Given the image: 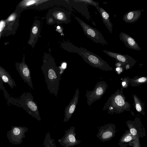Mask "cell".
I'll return each mask as SVG.
<instances>
[{
	"label": "cell",
	"instance_id": "20",
	"mask_svg": "<svg viewBox=\"0 0 147 147\" xmlns=\"http://www.w3.org/2000/svg\"><path fill=\"white\" fill-rule=\"evenodd\" d=\"M134 98L136 104V109L138 111L140 112L142 110V109L140 102L136 96H134Z\"/></svg>",
	"mask_w": 147,
	"mask_h": 147
},
{
	"label": "cell",
	"instance_id": "18",
	"mask_svg": "<svg viewBox=\"0 0 147 147\" xmlns=\"http://www.w3.org/2000/svg\"><path fill=\"white\" fill-rule=\"evenodd\" d=\"M103 52L111 57L121 62L126 61V59L123 55L117 53H113L105 50H103Z\"/></svg>",
	"mask_w": 147,
	"mask_h": 147
},
{
	"label": "cell",
	"instance_id": "1",
	"mask_svg": "<svg viewBox=\"0 0 147 147\" xmlns=\"http://www.w3.org/2000/svg\"><path fill=\"white\" fill-rule=\"evenodd\" d=\"M0 89L3 90L8 103L22 108L29 115L40 121L38 105L31 93L24 92L19 98H15L9 96L3 84H0Z\"/></svg>",
	"mask_w": 147,
	"mask_h": 147
},
{
	"label": "cell",
	"instance_id": "22",
	"mask_svg": "<svg viewBox=\"0 0 147 147\" xmlns=\"http://www.w3.org/2000/svg\"><path fill=\"white\" fill-rule=\"evenodd\" d=\"M5 26V22L1 20L0 23V32H1L3 30Z\"/></svg>",
	"mask_w": 147,
	"mask_h": 147
},
{
	"label": "cell",
	"instance_id": "5",
	"mask_svg": "<svg viewBox=\"0 0 147 147\" xmlns=\"http://www.w3.org/2000/svg\"><path fill=\"white\" fill-rule=\"evenodd\" d=\"M125 104L123 96L119 92H116L107 99L103 106V110L107 111L109 114L120 112Z\"/></svg>",
	"mask_w": 147,
	"mask_h": 147
},
{
	"label": "cell",
	"instance_id": "19",
	"mask_svg": "<svg viewBox=\"0 0 147 147\" xmlns=\"http://www.w3.org/2000/svg\"><path fill=\"white\" fill-rule=\"evenodd\" d=\"M80 1L83 2L88 5L95 6L96 8L99 6V3L92 0H79Z\"/></svg>",
	"mask_w": 147,
	"mask_h": 147
},
{
	"label": "cell",
	"instance_id": "12",
	"mask_svg": "<svg viewBox=\"0 0 147 147\" xmlns=\"http://www.w3.org/2000/svg\"><path fill=\"white\" fill-rule=\"evenodd\" d=\"M79 95V91L78 88H77L73 98L65 109L64 122L68 121L71 117L78 103Z\"/></svg>",
	"mask_w": 147,
	"mask_h": 147
},
{
	"label": "cell",
	"instance_id": "28",
	"mask_svg": "<svg viewBox=\"0 0 147 147\" xmlns=\"http://www.w3.org/2000/svg\"><path fill=\"white\" fill-rule=\"evenodd\" d=\"M119 70H120V68L119 67H117L116 69V70L117 71H119Z\"/></svg>",
	"mask_w": 147,
	"mask_h": 147
},
{
	"label": "cell",
	"instance_id": "2",
	"mask_svg": "<svg viewBox=\"0 0 147 147\" xmlns=\"http://www.w3.org/2000/svg\"><path fill=\"white\" fill-rule=\"evenodd\" d=\"M68 51L76 53L91 66L105 71H112V68L98 55L82 47H78L73 44H69Z\"/></svg>",
	"mask_w": 147,
	"mask_h": 147
},
{
	"label": "cell",
	"instance_id": "15",
	"mask_svg": "<svg viewBox=\"0 0 147 147\" xmlns=\"http://www.w3.org/2000/svg\"><path fill=\"white\" fill-rule=\"evenodd\" d=\"M0 78L3 81L7 83L11 89L17 85L14 79L9 73L3 67H0Z\"/></svg>",
	"mask_w": 147,
	"mask_h": 147
},
{
	"label": "cell",
	"instance_id": "21",
	"mask_svg": "<svg viewBox=\"0 0 147 147\" xmlns=\"http://www.w3.org/2000/svg\"><path fill=\"white\" fill-rule=\"evenodd\" d=\"M147 81V78L146 77H142L138 79H137L136 82L138 83H143Z\"/></svg>",
	"mask_w": 147,
	"mask_h": 147
},
{
	"label": "cell",
	"instance_id": "3",
	"mask_svg": "<svg viewBox=\"0 0 147 147\" xmlns=\"http://www.w3.org/2000/svg\"><path fill=\"white\" fill-rule=\"evenodd\" d=\"M47 89L57 97L61 80L60 70L55 64H45L41 67Z\"/></svg>",
	"mask_w": 147,
	"mask_h": 147
},
{
	"label": "cell",
	"instance_id": "6",
	"mask_svg": "<svg viewBox=\"0 0 147 147\" xmlns=\"http://www.w3.org/2000/svg\"><path fill=\"white\" fill-rule=\"evenodd\" d=\"M108 87L107 84L105 81H100L96 83L93 90H87L85 96L88 105L90 106L94 102L101 98Z\"/></svg>",
	"mask_w": 147,
	"mask_h": 147
},
{
	"label": "cell",
	"instance_id": "4",
	"mask_svg": "<svg viewBox=\"0 0 147 147\" xmlns=\"http://www.w3.org/2000/svg\"><path fill=\"white\" fill-rule=\"evenodd\" d=\"M74 16L82 28L84 33L87 37L96 43L104 45H108L103 36L98 30L92 27L78 17Z\"/></svg>",
	"mask_w": 147,
	"mask_h": 147
},
{
	"label": "cell",
	"instance_id": "9",
	"mask_svg": "<svg viewBox=\"0 0 147 147\" xmlns=\"http://www.w3.org/2000/svg\"><path fill=\"white\" fill-rule=\"evenodd\" d=\"M115 126L109 123L100 127L96 136L103 142L110 140L115 136Z\"/></svg>",
	"mask_w": 147,
	"mask_h": 147
},
{
	"label": "cell",
	"instance_id": "11",
	"mask_svg": "<svg viewBox=\"0 0 147 147\" xmlns=\"http://www.w3.org/2000/svg\"><path fill=\"white\" fill-rule=\"evenodd\" d=\"M70 6L80 13L88 20H91V17L88 7V4L79 0H68Z\"/></svg>",
	"mask_w": 147,
	"mask_h": 147
},
{
	"label": "cell",
	"instance_id": "26",
	"mask_svg": "<svg viewBox=\"0 0 147 147\" xmlns=\"http://www.w3.org/2000/svg\"><path fill=\"white\" fill-rule=\"evenodd\" d=\"M66 64L65 63H63L61 65L63 69L65 68L66 67Z\"/></svg>",
	"mask_w": 147,
	"mask_h": 147
},
{
	"label": "cell",
	"instance_id": "16",
	"mask_svg": "<svg viewBox=\"0 0 147 147\" xmlns=\"http://www.w3.org/2000/svg\"><path fill=\"white\" fill-rule=\"evenodd\" d=\"M96 8L101 16L104 24L110 33H111L113 31V24L110 20L109 14L100 7L98 6Z\"/></svg>",
	"mask_w": 147,
	"mask_h": 147
},
{
	"label": "cell",
	"instance_id": "8",
	"mask_svg": "<svg viewBox=\"0 0 147 147\" xmlns=\"http://www.w3.org/2000/svg\"><path fill=\"white\" fill-rule=\"evenodd\" d=\"M7 133V136L11 143L17 144L21 143L28 129L25 127L13 126Z\"/></svg>",
	"mask_w": 147,
	"mask_h": 147
},
{
	"label": "cell",
	"instance_id": "29",
	"mask_svg": "<svg viewBox=\"0 0 147 147\" xmlns=\"http://www.w3.org/2000/svg\"><path fill=\"white\" fill-rule=\"evenodd\" d=\"M57 29H59L60 28V27L59 26H58L57 27Z\"/></svg>",
	"mask_w": 147,
	"mask_h": 147
},
{
	"label": "cell",
	"instance_id": "17",
	"mask_svg": "<svg viewBox=\"0 0 147 147\" xmlns=\"http://www.w3.org/2000/svg\"><path fill=\"white\" fill-rule=\"evenodd\" d=\"M137 136V132L132 133L129 131H126L120 138L119 142L120 143H126L130 142L135 139Z\"/></svg>",
	"mask_w": 147,
	"mask_h": 147
},
{
	"label": "cell",
	"instance_id": "27",
	"mask_svg": "<svg viewBox=\"0 0 147 147\" xmlns=\"http://www.w3.org/2000/svg\"><path fill=\"white\" fill-rule=\"evenodd\" d=\"M126 82H123L122 83V85L123 86H124L126 84Z\"/></svg>",
	"mask_w": 147,
	"mask_h": 147
},
{
	"label": "cell",
	"instance_id": "10",
	"mask_svg": "<svg viewBox=\"0 0 147 147\" xmlns=\"http://www.w3.org/2000/svg\"><path fill=\"white\" fill-rule=\"evenodd\" d=\"M16 68L22 79L32 89H34L31 78V72L28 66L24 62H22L16 64Z\"/></svg>",
	"mask_w": 147,
	"mask_h": 147
},
{
	"label": "cell",
	"instance_id": "7",
	"mask_svg": "<svg viewBox=\"0 0 147 147\" xmlns=\"http://www.w3.org/2000/svg\"><path fill=\"white\" fill-rule=\"evenodd\" d=\"M75 128L71 127L67 131L63 138L58 140L61 145L63 147H72L79 144L81 141L77 140L75 138Z\"/></svg>",
	"mask_w": 147,
	"mask_h": 147
},
{
	"label": "cell",
	"instance_id": "24",
	"mask_svg": "<svg viewBox=\"0 0 147 147\" xmlns=\"http://www.w3.org/2000/svg\"><path fill=\"white\" fill-rule=\"evenodd\" d=\"M16 18V16L14 14L11 15L8 18V20L9 21H12L14 20Z\"/></svg>",
	"mask_w": 147,
	"mask_h": 147
},
{
	"label": "cell",
	"instance_id": "23",
	"mask_svg": "<svg viewBox=\"0 0 147 147\" xmlns=\"http://www.w3.org/2000/svg\"><path fill=\"white\" fill-rule=\"evenodd\" d=\"M36 1L35 0H30L27 1V2L26 3V6H29L32 4L34 3Z\"/></svg>",
	"mask_w": 147,
	"mask_h": 147
},
{
	"label": "cell",
	"instance_id": "25",
	"mask_svg": "<svg viewBox=\"0 0 147 147\" xmlns=\"http://www.w3.org/2000/svg\"><path fill=\"white\" fill-rule=\"evenodd\" d=\"M38 30L37 27L36 26H34L32 29V32L34 34H36Z\"/></svg>",
	"mask_w": 147,
	"mask_h": 147
},
{
	"label": "cell",
	"instance_id": "13",
	"mask_svg": "<svg viewBox=\"0 0 147 147\" xmlns=\"http://www.w3.org/2000/svg\"><path fill=\"white\" fill-rule=\"evenodd\" d=\"M120 40L122 41L125 46L129 49L137 51H140L141 48L134 40L131 36L123 32L119 35Z\"/></svg>",
	"mask_w": 147,
	"mask_h": 147
},
{
	"label": "cell",
	"instance_id": "14",
	"mask_svg": "<svg viewBox=\"0 0 147 147\" xmlns=\"http://www.w3.org/2000/svg\"><path fill=\"white\" fill-rule=\"evenodd\" d=\"M141 14V11L140 10L131 11L124 15L123 19L126 23H133L139 19Z\"/></svg>",
	"mask_w": 147,
	"mask_h": 147
}]
</instances>
